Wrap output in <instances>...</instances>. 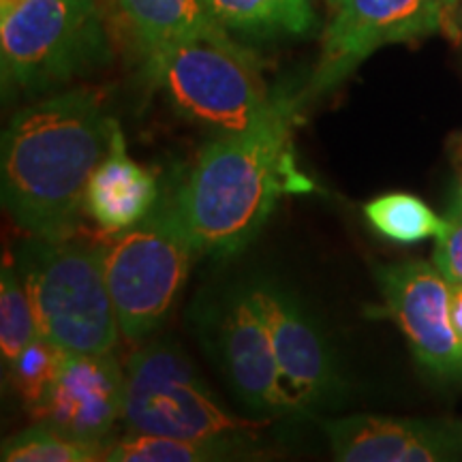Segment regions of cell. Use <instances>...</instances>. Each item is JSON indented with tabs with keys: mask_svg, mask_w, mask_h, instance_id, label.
I'll return each instance as SVG.
<instances>
[{
	"mask_svg": "<svg viewBox=\"0 0 462 462\" xmlns=\"http://www.w3.org/2000/svg\"><path fill=\"white\" fill-rule=\"evenodd\" d=\"M300 107V97L279 92L251 129L218 135L201 150L171 204L199 255H236L268 223L282 195L313 190L293 154Z\"/></svg>",
	"mask_w": 462,
	"mask_h": 462,
	"instance_id": "6da1fadb",
	"label": "cell"
},
{
	"mask_svg": "<svg viewBox=\"0 0 462 462\" xmlns=\"http://www.w3.org/2000/svg\"><path fill=\"white\" fill-rule=\"evenodd\" d=\"M103 95L71 88L20 109L3 133V206L32 236H69L114 125Z\"/></svg>",
	"mask_w": 462,
	"mask_h": 462,
	"instance_id": "7a4b0ae2",
	"label": "cell"
},
{
	"mask_svg": "<svg viewBox=\"0 0 462 462\" xmlns=\"http://www.w3.org/2000/svg\"><path fill=\"white\" fill-rule=\"evenodd\" d=\"M39 334L67 354H109L120 323L103 273L101 246L69 236H31L15 253Z\"/></svg>",
	"mask_w": 462,
	"mask_h": 462,
	"instance_id": "3957f363",
	"label": "cell"
},
{
	"mask_svg": "<svg viewBox=\"0 0 462 462\" xmlns=\"http://www.w3.org/2000/svg\"><path fill=\"white\" fill-rule=\"evenodd\" d=\"M143 75L173 112L218 135L251 129L274 99L259 58L240 43L187 42L148 50Z\"/></svg>",
	"mask_w": 462,
	"mask_h": 462,
	"instance_id": "277c9868",
	"label": "cell"
},
{
	"mask_svg": "<svg viewBox=\"0 0 462 462\" xmlns=\"http://www.w3.org/2000/svg\"><path fill=\"white\" fill-rule=\"evenodd\" d=\"M112 62L97 0H20L0 14L3 88L45 92Z\"/></svg>",
	"mask_w": 462,
	"mask_h": 462,
	"instance_id": "5b68a950",
	"label": "cell"
},
{
	"mask_svg": "<svg viewBox=\"0 0 462 462\" xmlns=\"http://www.w3.org/2000/svg\"><path fill=\"white\" fill-rule=\"evenodd\" d=\"M125 373L126 432L246 446L268 426V421L245 420L227 411L187 357L167 345L137 349Z\"/></svg>",
	"mask_w": 462,
	"mask_h": 462,
	"instance_id": "8992f818",
	"label": "cell"
},
{
	"mask_svg": "<svg viewBox=\"0 0 462 462\" xmlns=\"http://www.w3.org/2000/svg\"><path fill=\"white\" fill-rule=\"evenodd\" d=\"M195 255L198 248L171 206L152 210L101 246L103 273L123 337L142 343L157 330L180 296Z\"/></svg>",
	"mask_w": 462,
	"mask_h": 462,
	"instance_id": "52a82bcc",
	"label": "cell"
},
{
	"mask_svg": "<svg viewBox=\"0 0 462 462\" xmlns=\"http://www.w3.org/2000/svg\"><path fill=\"white\" fill-rule=\"evenodd\" d=\"M458 0H338L321 39V54L300 101L338 88L374 51L430 34L454 37Z\"/></svg>",
	"mask_w": 462,
	"mask_h": 462,
	"instance_id": "ba28073f",
	"label": "cell"
},
{
	"mask_svg": "<svg viewBox=\"0 0 462 462\" xmlns=\"http://www.w3.org/2000/svg\"><path fill=\"white\" fill-rule=\"evenodd\" d=\"M246 291L268 326L281 390L291 413L313 415L317 409L332 407L343 392V381L317 323L296 298L274 282H248Z\"/></svg>",
	"mask_w": 462,
	"mask_h": 462,
	"instance_id": "9c48e42d",
	"label": "cell"
},
{
	"mask_svg": "<svg viewBox=\"0 0 462 462\" xmlns=\"http://www.w3.org/2000/svg\"><path fill=\"white\" fill-rule=\"evenodd\" d=\"M377 282L421 366L441 377H462V340L449 315V281L435 263L402 262L377 270Z\"/></svg>",
	"mask_w": 462,
	"mask_h": 462,
	"instance_id": "30bf717a",
	"label": "cell"
},
{
	"mask_svg": "<svg viewBox=\"0 0 462 462\" xmlns=\"http://www.w3.org/2000/svg\"><path fill=\"white\" fill-rule=\"evenodd\" d=\"M126 373L109 354H67L45 396L37 421H48L69 435L88 441H112L123 421Z\"/></svg>",
	"mask_w": 462,
	"mask_h": 462,
	"instance_id": "8fae6325",
	"label": "cell"
},
{
	"mask_svg": "<svg viewBox=\"0 0 462 462\" xmlns=\"http://www.w3.org/2000/svg\"><path fill=\"white\" fill-rule=\"evenodd\" d=\"M217 351L231 388L248 409L268 415L291 413L281 390L273 338L246 285L225 298L218 310Z\"/></svg>",
	"mask_w": 462,
	"mask_h": 462,
	"instance_id": "7c38bea8",
	"label": "cell"
},
{
	"mask_svg": "<svg viewBox=\"0 0 462 462\" xmlns=\"http://www.w3.org/2000/svg\"><path fill=\"white\" fill-rule=\"evenodd\" d=\"M321 426L343 462L462 460V429L443 421L357 413Z\"/></svg>",
	"mask_w": 462,
	"mask_h": 462,
	"instance_id": "4fadbf2b",
	"label": "cell"
},
{
	"mask_svg": "<svg viewBox=\"0 0 462 462\" xmlns=\"http://www.w3.org/2000/svg\"><path fill=\"white\" fill-rule=\"evenodd\" d=\"M159 199L157 180L146 167L126 152L120 125H114L107 154L92 173L86 189L84 210L106 231L120 234L142 223Z\"/></svg>",
	"mask_w": 462,
	"mask_h": 462,
	"instance_id": "5bb4252c",
	"label": "cell"
},
{
	"mask_svg": "<svg viewBox=\"0 0 462 462\" xmlns=\"http://www.w3.org/2000/svg\"><path fill=\"white\" fill-rule=\"evenodd\" d=\"M142 54L187 42L236 43L201 0H114Z\"/></svg>",
	"mask_w": 462,
	"mask_h": 462,
	"instance_id": "9a60e30c",
	"label": "cell"
},
{
	"mask_svg": "<svg viewBox=\"0 0 462 462\" xmlns=\"http://www.w3.org/2000/svg\"><path fill=\"white\" fill-rule=\"evenodd\" d=\"M218 24L227 31L270 37L306 34L317 17L313 0H201Z\"/></svg>",
	"mask_w": 462,
	"mask_h": 462,
	"instance_id": "2e32d148",
	"label": "cell"
},
{
	"mask_svg": "<svg viewBox=\"0 0 462 462\" xmlns=\"http://www.w3.org/2000/svg\"><path fill=\"white\" fill-rule=\"evenodd\" d=\"M240 448L229 441L126 432V437L107 443L103 462H218L236 458Z\"/></svg>",
	"mask_w": 462,
	"mask_h": 462,
	"instance_id": "e0dca14e",
	"label": "cell"
},
{
	"mask_svg": "<svg viewBox=\"0 0 462 462\" xmlns=\"http://www.w3.org/2000/svg\"><path fill=\"white\" fill-rule=\"evenodd\" d=\"M109 443V441H107ZM107 443L69 435L48 421L5 439L0 448L3 462H103Z\"/></svg>",
	"mask_w": 462,
	"mask_h": 462,
	"instance_id": "ac0fdd59",
	"label": "cell"
},
{
	"mask_svg": "<svg viewBox=\"0 0 462 462\" xmlns=\"http://www.w3.org/2000/svg\"><path fill=\"white\" fill-rule=\"evenodd\" d=\"M366 221L385 238L411 245L426 238H439L446 218L437 217L420 198L409 193H388L364 206Z\"/></svg>",
	"mask_w": 462,
	"mask_h": 462,
	"instance_id": "d6986e66",
	"label": "cell"
},
{
	"mask_svg": "<svg viewBox=\"0 0 462 462\" xmlns=\"http://www.w3.org/2000/svg\"><path fill=\"white\" fill-rule=\"evenodd\" d=\"M39 334L28 291L15 263H3L0 270V360L7 373L17 356Z\"/></svg>",
	"mask_w": 462,
	"mask_h": 462,
	"instance_id": "ffe728a7",
	"label": "cell"
},
{
	"mask_svg": "<svg viewBox=\"0 0 462 462\" xmlns=\"http://www.w3.org/2000/svg\"><path fill=\"white\" fill-rule=\"evenodd\" d=\"M65 357L67 351H62L50 338L37 334L5 373L9 374V383L22 396L31 415L37 413L43 404Z\"/></svg>",
	"mask_w": 462,
	"mask_h": 462,
	"instance_id": "44dd1931",
	"label": "cell"
},
{
	"mask_svg": "<svg viewBox=\"0 0 462 462\" xmlns=\"http://www.w3.org/2000/svg\"><path fill=\"white\" fill-rule=\"evenodd\" d=\"M432 263L441 270L448 281L462 282V204L458 198L448 210L446 229L437 238Z\"/></svg>",
	"mask_w": 462,
	"mask_h": 462,
	"instance_id": "7402d4cb",
	"label": "cell"
},
{
	"mask_svg": "<svg viewBox=\"0 0 462 462\" xmlns=\"http://www.w3.org/2000/svg\"><path fill=\"white\" fill-rule=\"evenodd\" d=\"M449 315L454 330L462 340V282L449 281Z\"/></svg>",
	"mask_w": 462,
	"mask_h": 462,
	"instance_id": "603a6c76",
	"label": "cell"
},
{
	"mask_svg": "<svg viewBox=\"0 0 462 462\" xmlns=\"http://www.w3.org/2000/svg\"><path fill=\"white\" fill-rule=\"evenodd\" d=\"M449 154H452V165L456 178H458V195H456V198H458L462 204V133H456L452 142H449Z\"/></svg>",
	"mask_w": 462,
	"mask_h": 462,
	"instance_id": "cb8c5ba5",
	"label": "cell"
},
{
	"mask_svg": "<svg viewBox=\"0 0 462 462\" xmlns=\"http://www.w3.org/2000/svg\"><path fill=\"white\" fill-rule=\"evenodd\" d=\"M454 39L462 45V0L456 3V14H454Z\"/></svg>",
	"mask_w": 462,
	"mask_h": 462,
	"instance_id": "d4e9b609",
	"label": "cell"
},
{
	"mask_svg": "<svg viewBox=\"0 0 462 462\" xmlns=\"http://www.w3.org/2000/svg\"><path fill=\"white\" fill-rule=\"evenodd\" d=\"M17 3H20V0H0V14H3V11H9L11 7H15Z\"/></svg>",
	"mask_w": 462,
	"mask_h": 462,
	"instance_id": "484cf974",
	"label": "cell"
},
{
	"mask_svg": "<svg viewBox=\"0 0 462 462\" xmlns=\"http://www.w3.org/2000/svg\"><path fill=\"white\" fill-rule=\"evenodd\" d=\"M326 3H328V5H330V9H332V7H334V5H337V3H338V0H326Z\"/></svg>",
	"mask_w": 462,
	"mask_h": 462,
	"instance_id": "4316f807",
	"label": "cell"
}]
</instances>
